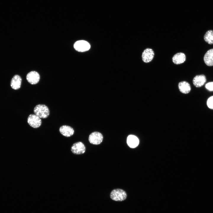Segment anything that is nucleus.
Wrapping results in <instances>:
<instances>
[{
	"label": "nucleus",
	"instance_id": "nucleus-1",
	"mask_svg": "<svg viewBox=\"0 0 213 213\" xmlns=\"http://www.w3.org/2000/svg\"><path fill=\"white\" fill-rule=\"evenodd\" d=\"M33 112L35 114L41 118H46L49 115V109L44 104L37 105L34 107Z\"/></svg>",
	"mask_w": 213,
	"mask_h": 213
},
{
	"label": "nucleus",
	"instance_id": "nucleus-2",
	"mask_svg": "<svg viewBox=\"0 0 213 213\" xmlns=\"http://www.w3.org/2000/svg\"><path fill=\"white\" fill-rule=\"evenodd\" d=\"M110 197L113 200L116 201H122L125 200L127 195L123 190L120 189H116L113 190L111 192Z\"/></svg>",
	"mask_w": 213,
	"mask_h": 213
},
{
	"label": "nucleus",
	"instance_id": "nucleus-3",
	"mask_svg": "<svg viewBox=\"0 0 213 213\" xmlns=\"http://www.w3.org/2000/svg\"><path fill=\"white\" fill-rule=\"evenodd\" d=\"M28 124L33 128L39 127L42 123L40 117L35 114H30L27 119Z\"/></svg>",
	"mask_w": 213,
	"mask_h": 213
},
{
	"label": "nucleus",
	"instance_id": "nucleus-4",
	"mask_svg": "<svg viewBox=\"0 0 213 213\" xmlns=\"http://www.w3.org/2000/svg\"><path fill=\"white\" fill-rule=\"evenodd\" d=\"M74 47L77 51L83 52L89 50L90 48V45L85 41L79 40L75 43Z\"/></svg>",
	"mask_w": 213,
	"mask_h": 213
},
{
	"label": "nucleus",
	"instance_id": "nucleus-5",
	"mask_svg": "<svg viewBox=\"0 0 213 213\" xmlns=\"http://www.w3.org/2000/svg\"><path fill=\"white\" fill-rule=\"evenodd\" d=\"M103 137L102 134L97 132H94L91 133L89 136L88 140L91 143L98 145L102 142Z\"/></svg>",
	"mask_w": 213,
	"mask_h": 213
},
{
	"label": "nucleus",
	"instance_id": "nucleus-6",
	"mask_svg": "<svg viewBox=\"0 0 213 213\" xmlns=\"http://www.w3.org/2000/svg\"><path fill=\"white\" fill-rule=\"evenodd\" d=\"M85 151L84 145L81 142L74 143L71 147V151L74 154L79 155L83 154Z\"/></svg>",
	"mask_w": 213,
	"mask_h": 213
},
{
	"label": "nucleus",
	"instance_id": "nucleus-7",
	"mask_svg": "<svg viewBox=\"0 0 213 213\" xmlns=\"http://www.w3.org/2000/svg\"><path fill=\"white\" fill-rule=\"evenodd\" d=\"M26 79L28 81L30 84H36L39 82L40 80V75L36 71H32L27 74Z\"/></svg>",
	"mask_w": 213,
	"mask_h": 213
},
{
	"label": "nucleus",
	"instance_id": "nucleus-8",
	"mask_svg": "<svg viewBox=\"0 0 213 213\" xmlns=\"http://www.w3.org/2000/svg\"><path fill=\"white\" fill-rule=\"evenodd\" d=\"M154 56V52L153 50L151 49L147 48L143 51L142 58L144 62L148 63L152 60Z\"/></svg>",
	"mask_w": 213,
	"mask_h": 213
},
{
	"label": "nucleus",
	"instance_id": "nucleus-9",
	"mask_svg": "<svg viewBox=\"0 0 213 213\" xmlns=\"http://www.w3.org/2000/svg\"><path fill=\"white\" fill-rule=\"evenodd\" d=\"M59 131L63 135L67 137L72 135L74 132L73 128L68 125H63L59 128Z\"/></svg>",
	"mask_w": 213,
	"mask_h": 213
},
{
	"label": "nucleus",
	"instance_id": "nucleus-10",
	"mask_svg": "<svg viewBox=\"0 0 213 213\" xmlns=\"http://www.w3.org/2000/svg\"><path fill=\"white\" fill-rule=\"evenodd\" d=\"M206 81V78L204 75L196 76L193 78V83L196 87H200L203 85Z\"/></svg>",
	"mask_w": 213,
	"mask_h": 213
},
{
	"label": "nucleus",
	"instance_id": "nucleus-11",
	"mask_svg": "<svg viewBox=\"0 0 213 213\" xmlns=\"http://www.w3.org/2000/svg\"><path fill=\"white\" fill-rule=\"evenodd\" d=\"M204 60L207 66H213V49L208 50L206 52L204 56Z\"/></svg>",
	"mask_w": 213,
	"mask_h": 213
},
{
	"label": "nucleus",
	"instance_id": "nucleus-12",
	"mask_svg": "<svg viewBox=\"0 0 213 213\" xmlns=\"http://www.w3.org/2000/svg\"><path fill=\"white\" fill-rule=\"evenodd\" d=\"M22 79L18 75H15L12 78L10 85L11 88L14 90L19 89L21 85Z\"/></svg>",
	"mask_w": 213,
	"mask_h": 213
},
{
	"label": "nucleus",
	"instance_id": "nucleus-13",
	"mask_svg": "<svg viewBox=\"0 0 213 213\" xmlns=\"http://www.w3.org/2000/svg\"><path fill=\"white\" fill-rule=\"evenodd\" d=\"M186 60V56L182 52H179L175 54L172 58L173 62L175 64H178L184 63Z\"/></svg>",
	"mask_w": 213,
	"mask_h": 213
},
{
	"label": "nucleus",
	"instance_id": "nucleus-14",
	"mask_svg": "<svg viewBox=\"0 0 213 213\" xmlns=\"http://www.w3.org/2000/svg\"><path fill=\"white\" fill-rule=\"evenodd\" d=\"M127 142L129 147L133 148L138 146L139 143V140L135 136L130 135L127 137Z\"/></svg>",
	"mask_w": 213,
	"mask_h": 213
},
{
	"label": "nucleus",
	"instance_id": "nucleus-15",
	"mask_svg": "<svg viewBox=\"0 0 213 213\" xmlns=\"http://www.w3.org/2000/svg\"><path fill=\"white\" fill-rule=\"evenodd\" d=\"M178 88L180 91L182 93L185 94L189 93L191 89L189 84L185 81L180 82L178 84Z\"/></svg>",
	"mask_w": 213,
	"mask_h": 213
},
{
	"label": "nucleus",
	"instance_id": "nucleus-16",
	"mask_svg": "<svg viewBox=\"0 0 213 213\" xmlns=\"http://www.w3.org/2000/svg\"><path fill=\"white\" fill-rule=\"evenodd\" d=\"M205 41L210 44H213V30L207 31L204 36Z\"/></svg>",
	"mask_w": 213,
	"mask_h": 213
},
{
	"label": "nucleus",
	"instance_id": "nucleus-17",
	"mask_svg": "<svg viewBox=\"0 0 213 213\" xmlns=\"http://www.w3.org/2000/svg\"><path fill=\"white\" fill-rule=\"evenodd\" d=\"M207 104L208 107L211 109H213V96L210 97L207 100Z\"/></svg>",
	"mask_w": 213,
	"mask_h": 213
},
{
	"label": "nucleus",
	"instance_id": "nucleus-18",
	"mask_svg": "<svg viewBox=\"0 0 213 213\" xmlns=\"http://www.w3.org/2000/svg\"><path fill=\"white\" fill-rule=\"evenodd\" d=\"M206 88L209 91H213V82L206 83L205 85Z\"/></svg>",
	"mask_w": 213,
	"mask_h": 213
}]
</instances>
